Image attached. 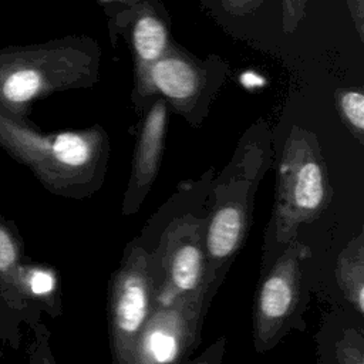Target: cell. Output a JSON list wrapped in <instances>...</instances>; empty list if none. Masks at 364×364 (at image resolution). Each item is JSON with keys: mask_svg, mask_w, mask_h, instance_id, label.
I'll return each mask as SVG.
<instances>
[{"mask_svg": "<svg viewBox=\"0 0 364 364\" xmlns=\"http://www.w3.org/2000/svg\"><path fill=\"white\" fill-rule=\"evenodd\" d=\"M54 276L48 272H34L30 277V289L36 294H46L54 289Z\"/></svg>", "mask_w": 364, "mask_h": 364, "instance_id": "obj_14", "label": "cell"}, {"mask_svg": "<svg viewBox=\"0 0 364 364\" xmlns=\"http://www.w3.org/2000/svg\"><path fill=\"white\" fill-rule=\"evenodd\" d=\"M132 46L139 63L141 77L168 47V33L164 23L154 14L141 16L132 28Z\"/></svg>", "mask_w": 364, "mask_h": 364, "instance_id": "obj_9", "label": "cell"}, {"mask_svg": "<svg viewBox=\"0 0 364 364\" xmlns=\"http://www.w3.org/2000/svg\"><path fill=\"white\" fill-rule=\"evenodd\" d=\"M193 304V294H189L149 314L136 341L134 361L171 363L178 360L189 340Z\"/></svg>", "mask_w": 364, "mask_h": 364, "instance_id": "obj_3", "label": "cell"}, {"mask_svg": "<svg viewBox=\"0 0 364 364\" xmlns=\"http://www.w3.org/2000/svg\"><path fill=\"white\" fill-rule=\"evenodd\" d=\"M245 230V212L237 203H225L212 215L206 232V249L212 260L229 257L239 246Z\"/></svg>", "mask_w": 364, "mask_h": 364, "instance_id": "obj_8", "label": "cell"}, {"mask_svg": "<svg viewBox=\"0 0 364 364\" xmlns=\"http://www.w3.org/2000/svg\"><path fill=\"white\" fill-rule=\"evenodd\" d=\"M340 109L350 125L363 134L364 129V95L361 91H346L338 98Z\"/></svg>", "mask_w": 364, "mask_h": 364, "instance_id": "obj_11", "label": "cell"}, {"mask_svg": "<svg viewBox=\"0 0 364 364\" xmlns=\"http://www.w3.org/2000/svg\"><path fill=\"white\" fill-rule=\"evenodd\" d=\"M225 9L235 16H243L255 10L262 0H220Z\"/></svg>", "mask_w": 364, "mask_h": 364, "instance_id": "obj_15", "label": "cell"}, {"mask_svg": "<svg viewBox=\"0 0 364 364\" xmlns=\"http://www.w3.org/2000/svg\"><path fill=\"white\" fill-rule=\"evenodd\" d=\"M165 266L172 301L199 290L203 277V250L196 229L182 226L175 229L168 245Z\"/></svg>", "mask_w": 364, "mask_h": 364, "instance_id": "obj_5", "label": "cell"}, {"mask_svg": "<svg viewBox=\"0 0 364 364\" xmlns=\"http://www.w3.org/2000/svg\"><path fill=\"white\" fill-rule=\"evenodd\" d=\"M142 77L154 90L179 105L191 102L202 87L200 71L189 60L166 51L148 67Z\"/></svg>", "mask_w": 364, "mask_h": 364, "instance_id": "obj_6", "label": "cell"}, {"mask_svg": "<svg viewBox=\"0 0 364 364\" xmlns=\"http://www.w3.org/2000/svg\"><path fill=\"white\" fill-rule=\"evenodd\" d=\"M165 124L166 107L164 101L159 100L149 109L136 145L134 173L138 185L149 183L156 173L162 149Z\"/></svg>", "mask_w": 364, "mask_h": 364, "instance_id": "obj_7", "label": "cell"}, {"mask_svg": "<svg viewBox=\"0 0 364 364\" xmlns=\"http://www.w3.org/2000/svg\"><path fill=\"white\" fill-rule=\"evenodd\" d=\"M283 159L276 213L279 233L316 216L328 198L324 169L304 139L290 138Z\"/></svg>", "mask_w": 364, "mask_h": 364, "instance_id": "obj_1", "label": "cell"}, {"mask_svg": "<svg viewBox=\"0 0 364 364\" xmlns=\"http://www.w3.org/2000/svg\"><path fill=\"white\" fill-rule=\"evenodd\" d=\"M16 262V249L7 233L0 228V270H7Z\"/></svg>", "mask_w": 364, "mask_h": 364, "instance_id": "obj_13", "label": "cell"}, {"mask_svg": "<svg viewBox=\"0 0 364 364\" xmlns=\"http://www.w3.org/2000/svg\"><path fill=\"white\" fill-rule=\"evenodd\" d=\"M41 88V75L34 70H20L7 77L3 84V94L11 102L31 100Z\"/></svg>", "mask_w": 364, "mask_h": 364, "instance_id": "obj_10", "label": "cell"}, {"mask_svg": "<svg viewBox=\"0 0 364 364\" xmlns=\"http://www.w3.org/2000/svg\"><path fill=\"white\" fill-rule=\"evenodd\" d=\"M152 279L149 262L135 249L115 276L111 291V326L118 361L134 363L139 334L151 314Z\"/></svg>", "mask_w": 364, "mask_h": 364, "instance_id": "obj_2", "label": "cell"}, {"mask_svg": "<svg viewBox=\"0 0 364 364\" xmlns=\"http://www.w3.org/2000/svg\"><path fill=\"white\" fill-rule=\"evenodd\" d=\"M299 279V259L294 252H289L274 264L260 287L256 309L257 341H269L296 307Z\"/></svg>", "mask_w": 364, "mask_h": 364, "instance_id": "obj_4", "label": "cell"}, {"mask_svg": "<svg viewBox=\"0 0 364 364\" xmlns=\"http://www.w3.org/2000/svg\"><path fill=\"white\" fill-rule=\"evenodd\" d=\"M307 0H283V27L286 31H293L301 17Z\"/></svg>", "mask_w": 364, "mask_h": 364, "instance_id": "obj_12", "label": "cell"}]
</instances>
